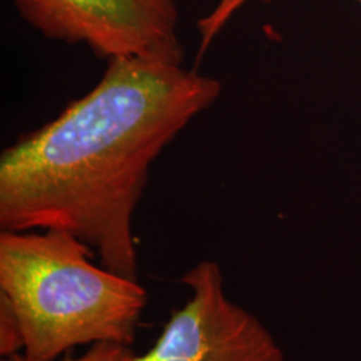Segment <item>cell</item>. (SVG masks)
<instances>
[{"label":"cell","instance_id":"obj_8","mask_svg":"<svg viewBox=\"0 0 361 361\" xmlns=\"http://www.w3.org/2000/svg\"><path fill=\"white\" fill-rule=\"evenodd\" d=\"M357 1H360V3H361V0H357Z\"/></svg>","mask_w":361,"mask_h":361},{"label":"cell","instance_id":"obj_3","mask_svg":"<svg viewBox=\"0 0 361 361\" xmlns=\"http://www.w3.org/2000/svg\"><path fill=\"white\" fill-rule=\"evenodd\" d=\"M46 39L82 44L107 62L134 58L182 65L176 0H11Z\"/></svg>","mask_w":361,"mask_h":361},{"label":"cell","instance_id":"obj_5","mask_svg":"<svg viewBox=\"0 0 361 361\" xmlns=\"http://www.w3.org/2000/svg\"><path fill=\"white\" fill-rule=\"evenodd\" d=\"M252 0H219L216 6L197 22V31L200 34L198 56L201 58L214 39L219 37L222 30L232 20L233 16Z\"/></svg>","mask_w":361,"mask_h":361},{"label":"cell","instance_id":"obj_1","mask_svg":"<svg viewBox=\"0 0 361 361\" xmlns=\"http://www.w3.org/2000/svg\"><path fill=\"white\" fill-rule=\"evenodd\" d=\"M219 79L182 65L107 62L99 82L0 155V229L59 231L138 280L134 213L152 165L217 102Z\"/></svg>","mask_w":361,"mask_h":361},{"label":"cell","instance_id":"obj_7","mask_svg":"<svg viewBox=\"0 0 361 361\" xmlns=\"http://www.w3.org/2000/svg\"><path fill=\"white\" fill-rule=\"evenodd\" d=\"M137 355L133 352L130 345L116 344L110 341L92 344L87 352L83 355L73 357L66 355L58 361H134ZM1 361H31L23 353H16L10 357H3Z\"/></svg>","mask_w":361,"mask_h":361},{"label":"cell","instance_id":"obj_4","mask_svg":"<svg viewBox=\"0 0 361 361\" xmlns=\"http://www.w3.org/2000/svg\"><path fill=\"white\" fill-rule=\"evenodd\" d=\"M180 283L189 300L134 361H285L269 329L228 297L219 264L198 262Z\"/></svg>","mask_w":361,"mask_h":361},{"label":"cell","instance_id":"obj_6","mask_svg":"<svg viewBox=\"0 0 361 361\" xmlns=\"http://www.w3.org/2000/svg\"><path fill=\"white\" fill-rule=\"evenodd\" d=\"M25 348V338L19 319L11 304L0 295V355L10 357L22 353Z\"/></svg>","mask_w":361,"mask_h":361},{"label":"cell","instance_id":"obj_2","mask_svg":"<svg viewBox=\"0 0 361 361\" xmlns=\"http://www.w3.org/2000/svg\"><path fill=\"white\" fill-rule=\"evenodd\" d=\"M95 256L68 233L0 231V295L19 319L28 360L135 341L147 292L138 280L95 265Z\"/></svg>","mask_w":361,"mask_h":361}]
</instances>
